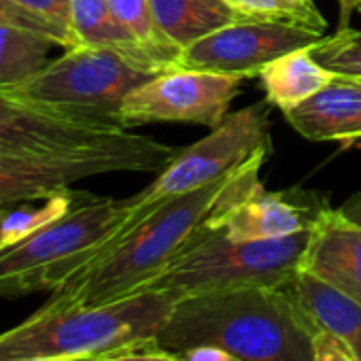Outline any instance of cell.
I'll list each match as a JSON object with an SVG mask.
<instances>
[{
	"label": "cell",
	"mask_w": 361,
	"mask_h": 361,
	"mask_svg": "<svg viewBox=\"0 0 361 361\" xmlns=\"http://www.w3.org/2000/svg\"><path fill=\"white\" fill-rule=\"evenodd\" d=\"M325 204L300 192H266L262 183L224 202L207 221L232 240H272L312 228Z\"/></svg>",
	"instance_id": "cell-12"
},
{
	"label": "cell",
	"mask_w": 361,
	"mask_h": 361,
	"mask_svg": "<svg viewBox=\"0 0 361 361\" xmlns=\"http://www.w3.org/2000/svg\"><path fill=\"white\" fill-rule=\"evenodd\" d=\"M340 211H342L348 219L361 224V192H359V194H353V196L340 207Z\"/></svg>",
	"instance_id": "cell-29"
},
{
	"label": "cell",
	"mask_w": 361,
	"mask_h": 361,
	"mask_svg": "<svg viewBox=\"0 0 361 361\" xmlns=\"http://www.w3.org/2000/svg\"><path fill=\"white\" fill-rule=\"evenodd\" d=\"M357 11L361 13V0H359V3H357Z\"/></svg>",
	"instance_id": "cell-34"
},
{
	"label": "cell",
	"mask_w": 361,
	"mask_h": 361,
	"mask_svg": "<svg viewBox=\"0 0 361 361\" xmlns=\"http://www.w3.org/2000/svg\"><path fill=\"white\" fill-rule=\"evenodd\" d=\"M308 240L310 228L272 240H232L204 224L149 289L180 300L247 287H287Z\"/></svg>",
	"instance_id": "cell-5"
},
{
	"label": "cell",
	"mask_w": 361,
	"mask_h": 361,
	"mask_svg": "<svg viewBox=\"0 0 361 361\" xmlns=\"http://www.w3.org/2000/svg\"><path fill=\"white\" fill-rule=\"evenodd\" d=\"M155 75L115 51L79 45L0 92L58 109L117 115L126 96Z\"/></svg>",
	"instance_id": "cell-7"
},
{
	"label": "cell",
	"mask_w": 361,
	"mask_h": 361,
	"mask_svg": "<svg viewBox=\"0 0 361 361\" xmlns=\"http://www.w3.org/2000/svg\"><path fill=\"white\" fill-rule=\"evenodd\" d=\"M64 361H98V359H90V357H81V359H64Z\"/></svg>",
	"instance_id": "cell-32"
},
{
	"label": "cell",
	"mask_w": 361,
	"mask_h": 361,
	"mask_svg": "<svg viewBox=\"0 0 361 361\" xmlns=\"http://www.w3.org/2000/svg\"><path fill=\"white\" fill-rule=\"evenodd\" d=\"M128 132L117 115L58 109L0 92V153L56 155L85 149Z\"/></svg>",
	"instance_id": "cell-10"
},
{
	"label": "cell",
	"mask_w": 361,
	"mask_h": 361,
	"mask_svg": "<svg viewBox=\"0 0 361 361\" xmlns=\"http://www.w3.org/2000/svg\"><path fill=\"white\" fill-rule=\"evenodd\" d=\"M174 298L145 289L100 306H43L18 327L0 334V361L16 359H104L155 346Z\"/></svg>",
	"instance_id": "cell-3"
},
{
	"label": "cell",
	"mask_w": 361,
	"mask_h": 361,
	"mask_svg": "<svg viewBox=\"0 0 361 361\" xmlns=\"http://www.w3.org/2000/svg\"><path fill=\"white\" fill-rule=\"evenodd\" d=\"M54 45L56 43L43 35L0 26V90L45 66Z\"/></svg>",
	"instance_id": "cell-19"
},
{
	"label": "cell",
	"mask_w": 361,
	"mask_h": 361,
	"mask_svg": "<svg viewBox=\"0 0 361 361\" xmlns=\"http://www.w3.org/2000/svg\"><path fill=\"white\" fill-rule=\"evenodd\" d=\"M109 5L123 28L157 60L164 71L174 66L176 51L170 49L159 35L151 0H109Z\"/></svg>",
	"instance_id": "cell-21"
},
{
	"label": "cell",
	"mask_w": 361,
	"mask_h": 361,
	"mask_svg": "<svg viewBox=\"0 0 361 361\" xmlns=\"http://www.w3.org/2000/svg\"><path fill=\"white\" fill-rule=\"evenodd\" d=\"M287 289L314 329L336 336L361 361V302L304 270H298Z\"/></svg>",
	"instance_id": "cell-15"
},
{
	"label": "cell",
	"mask_w": 361,
	"mask_h": 361,
	"mask_svg": "<svg viewBox=\"0 0 361 361\" xmlns=\"http://www.w3.org/2000/svg\"><path fill=\"white\" fill-rule=\"evenodd\" d=\"M161 39L176 56L243 16L226 0H151Z\"/></svg>",
	"instance_id": "cell-16"
},
{
	"label": "cell",
	"mask_w": 361,
	"mask_h": 361,
	"mask_svg": "<svg viewBox=\"0 0 361 361\" xmlns=\"http://www.w3.org/2000/svg\"><path fill=\"white\" fill-rule=\"evenodd\" d=\"M16 361H64V359H16Z\"/></svg>",
	"instance_id": "cell-31"
},
{
	"label": "cell",
	"mask_w": 361,
	"mask_h": 361,
	"mask_svg": "<svg viewBox=\"0 0 361 361\" xmlns=\"http://www.w3.org/2000/svg\"><path fill=\"white\" fill-rule=\"evenodd\" d=\"M0 26H3V28H18V30L43 35V37L51 39L58 47H64V49H71L73 47L71 41H68V37L62 30H58L47 20H43L37 13H32L26 7H22L18 0H0Z\"/></svg>",
	"instance_id": "cell-24"
},
{
	"label": "cell",
	"mask_w": 361,
	"mask_h": 361,
	"mask_svg": "<svg viewBox=\"0 0 361 361\" xmlns=\"http://www.w3.org/2000/svg\"><path fill=\"white\" fill-rule=\"evenodd\" d=\"M247 20H268L285 22L295 26H306L319 32L327 30V22L317 9V5H300L293 0H226Z\"/></svg>",
	"instance_id": "cell-22"
},
{
	"label": "cell",
	"mask_w": 361,
	"mask_h": 361,
	"mask_svg": "<svg viewBox=\"0 0 361 361\" xmlns=\"http://www.w3.org/2000/svg\"><path fill=\"white\" fill-rule=\"evenodd\" d=\"M272 147L194 192L145 204L142 213L77 276L51 291L49 308L100 306L140 293L166 270L190 238L228 200L255 188Z\"/></svg>",
	"instance_id": "cell-1"
},
{
	"label": "cell",
	"mask_w": 361,
	"mask_h": 361,
	"mask_svg": "<svg viewBox=\"0 0 361 361\" xmlns=\"http://www.w3.org/2000/svg\"><path fill=\"white\" fill-rule=\"evenodd\" d=\"M18 3L62 30L68 37L71 45L77 47L71 32V0H18Z\"/></svg>",
	"instance_id": "cell-25"
},
{
	"label": "cell",
	"mask_w": 361,
	"mask_h": 361,
	"mask_svg": "<svg viewBox=\"0 0 361 361\" xmlns=\"http://www.w3.org/2000/svg\"><path fill=\"white\" fill-rule=\"evenodd\" d=\"M240 77L172 66L132 90L117 115L128 128L138 123H192L211 130L224 121L230 104L240 96Z\"/></svg>",
	"instance_id": "cell-9"
},
{
	"label": "cell",
	"mask_w": 361,
	"mask_h": 361,
	"mask_svg": "<svg viewBox=\"0 0 361 361\" xmlns=\"http://www.w3.org/2000/svg\"><path fill=\"white\" fill-rule=\"evenodd\" d=\"M71 32L77 47L109 49L147 71H164L115 18L109 0H71Z\"/></svg>",
	"instance_id": "cell-17"
},
{
	"label": "cell",
	"mask_w": 361,
	"mask_h": 361,
	"mask_svg": "<svg viewBox=\"0 0 361 361\" xmlns=\"http://www.w3.org/2000/svg\"><path fill=\"white\" fill-rule=\"evenodd\" d=\"M142 209L136 196L117 200L77 194L64 217L0 251V298L56 291L96 262Z\"/></svg>",
	"instance_id": "cell-4"
},
{
	"label": "cell",
	"mask_w": 361,
	"mask_h": 361,
	"mask_svg": "<svg viewBox=\"0 0 361 361\" xmlns=\"http://www.w3.org/2000/svg\"><path fill=\"white\" fill-rule=\"evenodd\" d=\"M185 361H234L232 355H228L224 348L213 346V344H202V346H192L180 353Z\"/></svg>",
	"instance_id": "cell-28"
},
{
	"label": "cell",
	"mask_w": 361,
	"mask_h": 361,
	"mask_svg": "<svg viewBox=\"0 0 361 361\" xmlns=\"http://www.w3.org/2000/svg\"><path fill=\"white\" fill-rule=\"evenodd\" d=\"M314 331L287 287H247L176 300L155 346L213 344L234 361H312Z\"/></svg>",
	"instance_id": "cell-2"
},
{
	"label": "cell",
	"mask_w": 361,
	"mask_h": 361,
	"mask_svg": "<svg viewBox=\"0 0 361 361\" xmlns=\"http://www.w3.org/2000/svg\"><path fill=\"white\" fill-rule=\"evenodd\" d=\"M98 361H185L180 353H170L161 350L157 346H147V348H136V350H126L119 355H111Z\"/></svg>",
	"instance_id": "cell-27"
},
{
	"label": "cell",
	"mask_w": 361,
	"mask_h": 361,
	"mask_svg": "<svg viewBox=\"0 0 361 361\" xmlns=\"http://www.w3.org/2000/svg\"><path fill=\"white\" fill-rule=\"evenodd\" d=\"M300 270L361 302V224L325 207L310 228Z\"/></svg>",
	"instance_id": "cell-13"
},
{
	"label": "cell",
	"mask_w": 361,
	"mask_h": 361,
	"mask_svg": "<svg viewBox=\"0 0 361 361\" xmlns=\"http://www.w3.org/2000/svg\"><path fill=\"white\" fill-rule=\"evenodd\" d=\"M357 3L359 0H338V9H340V28H348L350 26V18L357 11ZM338 28V30H340Z\"/></svg>",
	"instance_id": "cell-30"
},
{
	"label": "cell",
	"mask_w": 361,
	"mask_h": 361,
	"mask_svg": "<svg viewBox=\"0 0 361 361\" xmlns=\"http://www.w3.org/2000/svg\"><path fill=\"white\" fill-rule=\"evenodd\" d=\"M75 200L77 194L68 190L45 198L41 207L16 204V209L9 207L5 211H0V251L30 238L32 234L41 232L45 226L64 217L73 209Z\"/></svg>",
	"instance_id": "cell-20"
},
{
	"label": "cell",
	"mask_w": 361,
	"mask_h": 361,
	"mask_svg": "<svg viewBox=\"0 0 361 361\" xmlns=\"http://www.w3.org/2000/svg\"><path fill=\"white\" fill-rule=\"evenodd\" d=\"M176 147L149 136L123 132L111 140L56 155L0 153V211L68 192L83 178L111 172H159Z\"/></svg>",
	"instance_id": "cell-6"
},
{
	"label": "cell",
	"mask_w": 361,
	"mask_h": 361,
	"mask_svg": "<svg viewBox=\"0 0 361 361\" xmlns=\"http://www.w3.org/2000/svg\"><path fill=\"white\" fill-rule=\"evenodd\" d=\"M325 32L268 20H238L183 49L174 66L230 77H259L274 60L317 45Z\"/></svg>",
	"instance_id": "cell-11"
},
{
	"label": "cell",
	"mask_w": 361,
	"mask_h": 361,
	"mask_svg": "<svg viewBox=\"0 0 361 361\" xmlns=\"http://www.w3.org/2000/svg\"><path fill=\"white\" fill-rule=\"evenodd\" d=\"M312 58L338 77L361 79V30L340 28L310 47Z\"/></svg>",
	"instance_id": "cell-23"
},
{
	"label": "cell",
	"mask_w": 361,
	"mask_h": 361,
	"mask_svg": "<svg viewBox=\"0 0 361 361\" xmlns=\"http://www.w3.org/2000/svg\"><path fill=\"white\" fill-rule=\"evenodd\" d=\"M312 361H359L336 336L317 329L312 334Z\"/></svg>",
	"instance_id": "cell-26"
},
{
	"label": "cell",
	"mask_w": 361,
	"mask_h": 361,
	"mask_svg": "<svg viewBox=\"0 0 361 361\" xmlns=\"http://www.w3.org/2000/svg\"><path fill=\"white\" fill-rule=\"evenodd\" d=\"M270 102H259L228 113L204 138L178 149L136 198L142 204H153L204 188L243 166L257 151L270 147Z\"/></svg>",
	"instance_id": "cell-8"
},
{
	"label": "cell",
	"mask_w": 361,
	"mask_h": 361,
	"mask_svg": "<svg viewBox=\"0 0 361 361\" xmlns=\"http://www.w3.org/2000/svg\"><path fill=\"white\" fill-rule=\"evenodd\" d=\"M293 3H300V5H312V0H293Z\"/></svg>",
	"instance_id": "cell-33"
},
{
	"label": "cell",
	"mask_w": 361,
	"mask_h": 361,
	"mask_svg": "<svg viewBox=\"0 0 361 361\" xmlns=\"http://www.w3.org/2000/svg\"><path fill=\"white\" fill-rule=\"evenodd\" d=\"M287 123L314 142L361 140V79L338 77L293 109L283 111Z\"/></svg>",
	"instance_id": "cell-14"
},
{
	"label": "cell",
	"mask_w": 361,
	"mask_h": 361,
	"mask_svg": "<svg viewBox=\"0 0 361 361\" xmlns=\"http://www.w3.org/2000/svg\"><path fill=\"white\" fill-rule=\"evenodd\" d=\"M334 79L336 75L312 58L310 47L291 51L274 60L259 73L266 102L281 111L298 106L300 102L308 100L312 94L329 85Z\"/></svg>",
	"instance_id": "cell-18"
}]
</instances>
